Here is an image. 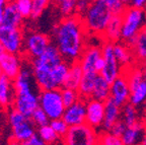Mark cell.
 I'll return each instance as SVG.
<instances>
[{
	"label": "cell",
	"instance_id": "cell-3",
	"mask_svg": "<svg viewBox=\"0 0 146 145\" xmlns=\"http://www.w3.org/2000/svg\"><path fill=\"white\" fill-rule=\"evenodd\" d=\"M113 14L107 5V0L91 1L86 13L81 17L87 35L103 37Z\"/></svg>",
	"mask_w": 146,
	"mask_h": 145
},
{
	"label": "cell",
	"instance_id": "cell-29",
	"mask_svg": "<svg viewBox=\"0 0 146 145\" xmlns=\"http://www.w3.org/2000/svg\"><path fill=\"white\" fill-rule=\"evenodd\" d=\"M129 102L136 108L144 106L146 102V83L142 82L138 86L130 89V98Z\"/></svg>",
	"mask_w": 146,
	"mask_h": 145
},
{
	"label": "cell",
	"instance_id": "cell-34",
	"mask_svg": "<svg viewBox=\"0 0 146 145\" xmlns=\"http://www.w3.org/2000/svg\"><path fill=\"white\" fill-rule=\"evenodd\" d=\"M98 145H124L122 139L114 136L111 132L102 130L98 132Z\"/></svg>",
	"mask_w": 146,
	"mask_h": 145
},
{
	"label": "cell",
	"instance_id": "cell-23",
	"mask_svg": "<svg viewBox=\"0 0 146 145\" xmlns=\"http://www.w3.org/2000/svg\"><path fill=\"white\" fill-rule=\"evenodd\" d=\"M122 108L117 106L112 100L105 102V119L103 123L104 131H110L117 121L121 120Z\"/></svg>",
	"mask_w": 146,
	"mask_h": 145
},
{
	"label": "cell",
	"instance_id": "cell-47",
	"mask_svg": "<svg viewBox=\"0 0 146 145\" xmlns=\"http://www.w3.org/2000/svg\"><path fill=\"white\" fill-rule=\"evenodd\" d=\"M8 145H21V143L17 142V141L12 140V139H10V140H9V142H8Z\"/></svg>",
	"mask_w": 146,
	"mask_h": 145
},
{
	"label": "cell",
	"instance_id": "cell-24",
	"mask_svg": "<svg viewBox=\"0 0 146 145\" xmlns=\"http://www.w3.org/2000/svg\"><path fill=\"white\" fill-rule=\"evenodd\" d=\"M23 18L19 15L13 4V1H7V4L4 9L3 14L2 25L9 27H15V29H21Z\"/></svg>",
	"mask_w": 146,
	"mask_h": 145
},
{
	"label": "cell",
	"instance_id": "cell-14",
	"mask_svg": "<svg viewBox=\"0 0 146 145\" xmlns=\"http://www.w3.org/2000/svg\"><path fill=\"white\" fill-rule=\"evenodd\" d=\"M103 57L102 47L96 45H86L81 57L78 60V63L81 66L83 73L96 72V64Z\"/></svg>",
	"mask_w": 146,
	"mask_h": 145
},
{
	"label": "cell",
	"instance_id": "cell-42",
	"mask_svg": "<svg viewBox=\"0 0 146 145\" xmlns=\"http://www.w3.org/2000/svg\"><path fill=\"white\" fill-rule=\"evenodd\" d=\"M128 6L137 9H145L146 8V0H132L127 1Z\"/></svg>",
	"mask_w": 146,
	"mask_h": 145
},
{
	"label": "cell",
	"instance_id": "cell-41",
	"mask_svg": "<svg viewBox=\"0 0 146 145\" xmlns=\"http://www.w3.org/2000/svg\"><path fill=\"white\" fill-rule=\"evenodd\" d=\"M126 129H127V126H126L125 123H124L122 120H119L113 125V127L111 128V130H110L109 132H111L114 136H117V137H119V138H121V137L123 136L124 132L126 131Z\"/></svg>",
	"mask_w": 146,
	"mask_h": 145
},
{
	"label": "cell",
	"instance_id": "cell-51",
	"mask_svg": "<svg viewBox=\"0 0 146 145\" xmlns=\"http://www.w3.org/2000/svg\"><path fill=\"white\" fill-rule=\"evenodd\" d=\"M2 76H3V73H2V70H1V67H0V79L2 78Z\"/></svg>",
	"mask_w": 146,
	"mask_h": 145
},
{
	"label": "cell",
	"instance_id": "cell-40",
	"mask_svg": "<svg viewBox=\"0 0 146 145\" xmlns=\"http://www.w3.org/2000/svg\"><path fill=\"white\" fill-rule=\"evenodd\" d=\"M91 1H87V0H78L76 1V7H75V15L82 17L86 13L88 10L89 6H90Z\"/></svg>",
	"mask_w": 146,
	"mask_h": 145
},
{
	"label": "cell",
	"instance_id": "cell-36",
	"mask_svg": "<svg viewBox=\"0 0 146 145\" xmlns=\"http://www.w3.org/2000/svg\"><path fill=\"white\" fill-rule=\"evenodd\" d=\"M107 5L113 15H123L127 9V1L121 0H107Z\"/></svg>",
	"mask_w": 146,
	"mask_h": 145
},
{
	"label": "cell",
	"instance_id": "cell-9",
	"mask_svg": "<svg viewBox=\"0 0 146 145\" xmlns=\"http://www.w3.org/2000/svg\"><path fill=\"white\" fill-rule=\"evenodd\" d=\"M51 44L52 40L48 35L39 32H31L25 35L23 54L27 55L30 58V61H32L42 56Z\"/></svg>",
	"mask_w": 146,
	"mask_h": 145
},
{
	"label": "cell",
	"instance_id": "cell-20",
	"mask_svg": "<svg viewBox=\"0 0 146 145\" xmlns=\"http://www.w3.org/2000/svg\"><path fill=\"white\" fill-rule=\"evenodd\" d=\"M15 91L13 87V81L5 76L0 79V108L9 110L12 108L14 102Z\"/></svg>",
	"mask_w": 146,
	"mask_h": 145
},
{
	"label": "cell",
	"instance_id": "cell-15",
	"mask_svg": "<svg viewBox=\"0 0 146 145\" xmlns=\"http://www.w3.org/2000/svg\"><path fill=\"white\" fill-rule=\"evenodd\" d=\"M85 115H86L85 100H79L76 104L65 109L62 119L69 127H73V126L84 124Z\"/></svg>",
	"mask_w": 146,
	"mask_h": 145
},
{
	"label": "cell",
	"instance_id": "cell-31",
	"mask_svg": "<svg viewBox=\"0 0 146 145\" xmlns=\"http://www.w3.org/2000/svg\"><path fill=\"white\" fill-rule=\"evenodd\" d=\"M38 136L40 137L42 141L47 145H52L54 143H56L60 139V137L58 136L56 132L52 129V127L49 125H46L43 127H40L38 129Z\"/></svg>",
	"mask_w": 146,
	"mask_h": 145
},
{
	"label": "cell",
	"instance_id": "cell-10",
	"mask_svg": "<svg viewBox=\"0 0 146 145\" xmlns=\"http://www.w3.org/2000/svg\"><path fill=\"white\" fill-rule=\"evenodd\" d=\"M102 54H103V59L105 61V66L100 75L103 78H105L109 83H112L120 75L123 74L124 69L119 64L115 57L114 44L104 42L102 45Z\"/></svg>",
	"mask_w": 146,
	"mask_h": 145
},
{
	"label": "cell",
	"instance_id": "cell-13",
	"mask_svg": "<svg viewBox=\"0 0 146 145\" xmlns=\"http://www.w3.org/2000/svg\"><path fill=\"white\" fill-rule=\"evenodd\" d=\"M23 66V59L21 55L5 53L0 59V67L2 70L3 76L7 77L13 81L21 72Z\"/></svg>",
	"mask_w": 146,
	"mask_h": 145
},
{
	"label": "cell",
	"instance_id": "cell-8",
	"mask_svg": "<svg viewBox=\"0 0 146 145\" xmlns=\"http://www.w3.org/2000/svg\"><path fill=\"white\" fill-rule=\"evenodd\" d=\"M25 34L21 29L0 25V45L6 53L21 55L23 53Z\"/></svg>",
	"mask_w": 146,
	"mask_h": 145
},
{
	"label": "cell",
	"instance_id": "cell-16",
	"mask_svg": "<svg viewBox=\"0 0 146 145\" xmlns=\"http://www.w3.org/2000/svg\"><path fill=\"white\" fill-rule=\"evenodd\" d=\"M64 60L61 53L59 52L57 47L52 43L47 48V50L44 52L42 56H40L39 58H36L35 60H32L31 62L41 66V67H44V68L49 69V70H53L55 67H57Z\"/></svg>",
	"mask_w": 146,
	"mask_h": 145
},
{
	"label": "cell",
	"instance_id": "cell-46",
	"mask_svg": "<svg viewBox=\"0 0 146 145\" xmlns=\"http://www.w3.org/2000/svg\"><path fill=\"white\" fill-rule=\"evenodd\" d=\"M140 66H141L142 72H143V77H144V82L146 83V60L143 61L142 63H140Z\"/></svg>",
	"mask_w": 146,
	"mask_h": 145
},
{
	"label": "cell",
	"instance_id": "cell-45",
	"mask_svg": "<svg viewBox=\"0 0 146 145\" xmlns=\"http://www.w3.org/2000/svg\"><path fill=\"white\" fill-rule=\"evenodd\" d=\"M104 66H105V61H104L103 57H102V58H100V59L98 60L96 64V72L98 73V74H100V73L103 71Z\"/></svg>",
	"mask_w": 146,
	"mask_h": 145
},
{
	"label": "cell",
	"instance_id": "cell-52",
	"mask_svg": "<svg viewBox=\"0 0 146 145\" xmlns=\"http://www.w3.org/2000/svg\"><path fill=\"white\" fill-rule=\"evenodd\" d=\"M145 10H146V8H145Z\"/></svg>",
	"mask_w": 146,
	"mask_h": 145
},
{
	"label": "cell",
	"instance_id": "cell-49",
	"mask_svg": "<svg viewBox=\"0 0 146 145\" xmlns=\"http://www.w3.org/2000/svg\"><path fill=\"white\" fill-rule=\"evenodd\" d=\"M143 114H144V117H145V121H146V102L144 104V108H143Z\"/></svg>",
	"mask_w": 146,
	"mask_h": 145
},
{
	"label": "cell",
	"instance_id": "cell-50",
	"mask_svg": "<svg viewBox=\"0 0 146 145\" xmlns=\"http://www.w3.org/2000/svg\"><path fill=\"white\" fill-rule=\"evenodd\" d=\"M139 145H146V137H145V138L143 139V140H142V142L140 143Z\"/></svg>",
	"mask_w": 146,
	"mask_h": 145
},
{
	"label": "cell",
	"instance_id": "cell-25",
	"mask_svg": "<svg viewBox=\"0 0 146 145\" xmlns=\"http://www.w3.org/2000/svg\"><path fill=\"white\" fill-rule=\"evenodd\" d=\"M96 72H84L82 76L81 82L79 84L77 91L80 95V98L83 100H87L91 98L92 90H94L96 79L98 77Z\"/></svg>",
	"mask_w": 146,
	"mask_h": 145
},
{
	"label": "cell",
	"instance_id": "cell-37",
	"mask_svg": "<svg viewBox=\"0 0 146 145\" xmlns=\"http://www.w3.org/2000/svg\"><path fill=\"white\" fill-rule=\"evenodd\" d=\"M30 119L33 122V124H34L35 126H36L38 128L50 124V120H49L48 116L46 115V113L41 108H38V109L33 113V115L31 116Z\"/></svg>",
	"mask_w": 146,
	"mask_h": 145
},
{
	"label": "cell",
	"instance_id": "cell-22",
	"mask_svg": "<svg viewBox=\"0 0 146 145\" xmlns=\"http://www.w3.org/2000/svg\"><path fill=\"white\" fill-rule=\"evenodd\" d=\"M114 54L117 61L123 67V69L129 68L136 64L130 47L123 42L114 44Z\"/></svg>",
	"mask_w": 146,
	"mask_h": 145
},
{
	"label": "cell",
	"instance_id": "cell-2",
	"mask_svg": "<svg viewBox=\"0 0 146 145\" xmlns=\"http://www.w3.org/2000/svg\"><path fill=\"white\" fill-rule=\"evenodd\" d=\"M33 80L35 79L31 64L21 66V72L13 80L15 96L11 109L19 112L27 118H31L33 113L39 108V94L33 90Z\"/></svg>",
	"mask_w": 146,
	"mask_h": 145
},
{
	"label": "cell",
	"instance_id": "cell-5",
	"mask_svg": "<svg viewBox=\"0 0 146 145\" xmlns=\"http://www.w3.org/2000/svg\"><path fill=\"white\" fill-rule=\"evenodd\" d=\"M8 121L11 127V139L23 143L36 135V128L30 118L13 109L9 110Z\"/></svg>",
	"mask_w": 146,
	"mask_h": 145
},
{
	"label": "cell",
	"instance_id": "cell-28",
	"mask_svg": "<svg viewBox=\"0 0 146 145\" xmlns=\"http://www.w3.org/2000/svg\"><path fill=\"white\" fill-rule=\"evenodd\" d=\"M121 120L125 123L127 127L136 124L138 121H140L138 108L133 106L130 102H128L125 106H123L121 113Z\"/></svg>",
	"mask_w": 146,
	"mask_h": 145
},
{
	"label": "cell",
	"instance_id": "cell-7",
	"mask_svg": "<svg viewBox=\"0 0 146 145\" xmlns=\"http://www.w3.org/2000/svg\"><path fill=\"white\" fill-rule=\"evenodd\" d=\"M61 139L63 145H98V132L84 123L69 127Z\"/></svg>",
	"mask_w": 146,
	"mask_h": 145
},
{
	"label": "cell",
	"instance_id": "cell-11",
	"mask_svg": "<svg viewBox=\"0 0 146 145\" xmlns=\"http://www.w3.org/2000/svg\"><path fill=\"white\" fill-rule=\"evenodd\" d=\"M85 124L92 127L94 129L103 127L105 119V102L89 98L85 100Z\"/></svg>",
	"mask_w": 146,
	"mask_h": 145
},
{
	"label": "cell",
	"instance_id": "cell-35",
	"mask_svg": "<svg viewBox=\"0 0 146 145\" xmlns=\"http://www.w3.org/2000/svg\"><path fill=\"white\" fill-rule=\"evenodd\" d=\"M13 4L21 17H31V15H32L33 0H16V1H13Z\"/></svg>",
	"mask_w": 146,
	"mask_h": 145
},
{
	"label": "cell",
	"instance_id": "cell-27",
	"mask_svg": "<svg viewBox=\"0 0 146 145\" xmlns=\"http://www.w3.org/2000/svg\"><path fill=\"white\" fill-rule=\"evenodd\" d=\"M110 91H111V83H109L105 78L98 74L96 79L91 98L105 102L110 98Z\"/></svg>",
	"mask_w": 146,
	"mask_h": 145
},
{
	"label": "cell",
	"instance_id": "cell-32",
	"mask_svg": "<svg viewBox=\"0 0 146 145\" xmlns=\"http://www.w3.org/2000/svg\"><path fill=\"white\" fill-rule=\"evenodd\" d=\"M56 4H57V8L62 18H67L75 15V0H61V1L56 2Z\"/></svg>",
	"mask_w": 146,
	"mask_h": 145
},
{
	"label": "cell",
	"instance_id": "cell-1",
	"mask_svg": "<svg viewBox=\"0 0 146 145\" xmlns=\"http://www.w3.org/2000/svg\"><path fill=\"white\" fill-rule=\"evenodd\" d=\"M87 35L81 17L62 18L52 30V39L63 60L68 64L78 62L87 45Z\"/></svg>",
	"mask_w": 146,
	"mask_h": 145
},
{
	"label": "cell",
	"instance_id": "cell-18",
	"mask_svg": "<svg viewBox=\"0 0 146 145\" xmlns=\"http://www.w3.org/2000/svg\"><path fill=\"white\" fill-rule=\"evenodd\" d=\"M31 65L33 68V75H34L35 82L39 87L40 91L57 88V86L53 80L52 70L41 67V66L32 63V62H31Z\"/></svg>",
	"mask_w": 146,
	"mask_h": 145
},
{
	"label": "cell",
	"instance_id": "cell-39",
	"mask_svg": "<svg viewBox=\"0 0 146 145\" xmlns=\"http://www.w3.org/2000/svg\"><path fill=\"white\" fill-rule=\"evenodd\" d=\"M50 126L52 127V129L56 132V134H57L60 138H62V137L67 133V131H68V129H69V126L64 122L63 119L50 121Z\"/></svg>",
	"mask_w": 146,
	"mask_h": 145
},
{
	"label": "cell",
	"instance_id": "cell-30",
	"mask_svg": "<svg viewBox=\"0 0 146 145\" xmlns=\"http://www.w3.org/2000/svg\"><path fill=\"white\" fill-rule=\"evenodd\" d=\"M69 66H70V64L63 61L61 64H59L57 67H55L52 70L53 80H54L55 84L57 86V88H62L63 87L65 80H66L67 74H68Z\"/></svg>",
	"mask_w": 146,
	"mask_h": 145
},
{
	"label": "cell",
	"instance_id": "cell-4",
	"mask_svg": "<svg viewBox=\"0 0 146 145\" xmlns=\"http://www.w3.org/2000/svg\"><path fill=\"white\" fill-rule=\"evenodd\" d=\"M146 27V10L128 6L122 15L121 42L128 44Z\"/></svg>",
	"mask_w": 146,
	"mask_h": 145
},
{
	"label": "cell",
	"instance_id": "cell-12",
	"mask_svg": "<svg viewBox=\"0 0 146 145\" xmlns=\"http://www.w3.org/2000/svg\"><path fill=\"white\" fill-rule=\"evenodd\" d=\"M130 98V87L125 74H121L116 80L111 83L110 100H112L117 106L123 107L129 102Z\"/></svg>",
	"mask_w": 146,
	"mask_h": 145
},
{
	"label": "cell",
	"instance_id": "cell-19",
	"mask_svg": "<svg viewBox=\"0 0 146 145\" xmlns=\"http://www.w3.org/2000/svg\"><path fill=\"white\" fill-rule=\"evenodd\" d=\"M130 47L137 64L146 60V27H143L134 38L127 44Z\"/></svg>",
	"mask_w": 146,
	"mask_h": 145
},
{
	"label": "cell",
	"instance_id": "cell-44",
	"mask_svg": "<svg viewBox=\"0 0 146 145\" xmlns=\"http://www.w3.org/2000/svg\"><path fill=\"white\" fill-rule=\"evenodd\" d=\"M7 4V1L5 0H0V25H2L3 21V14H4V9Z\"/></svg>",
	"mask_w": 146,
	"mask_h": 145
},
{
	"label": "cell",
	"instance_id": "cell-43",
	"mask_svg": "<svg viewBox=\"0 0 146 145\" xmlns=\"http://www.w3.org/2000/svg\"><path fill=\"white\" fill-rule=\"evenodd\" d=\"M21 145H47V144H45V143L40 139V137L36 134V135L33 136L31 139H29V140L25 141V142L21 143Z\"/></svg>",
	"mask_w": 146,
	"mask_h": 145
},
{
	"label": "cell",
	"instance_id": "cell-38",
	"mask_svg": "<svg viewBox=\"0 0 146 145\" xmlns=\"http://www.w3.org/2000/svg\"><path fill=\"white\" fill-rule=\"evenodd\" d=\"M49 4H50V1H48V0H33L31 17L34 19L39 18L46 10V8L49 6Z\"/></svg>",
	"mask_w": 146,
	"mask_h": 145
},
{
	"label": "cell",
	"instance_id": "cell-6",
	"mask_svg": "<svg viewBox=\"0 0 146 145\" xmlns=\"http://www.w3.org/2000/svg\"><path fill=\"white\" fill-rule=\"evenodd\" d=\"M39 108L45 112L50 121L62 119L66 108L62 102L60 88L40 91Z\"/></svg>",
	"mask_w": 146,
	"mask_h": 145
},
{
	"label": "cell",
	"instance_id": "cell-21",
	"mask_svg": "<svg viewBox=\"0 0 146 145\" xmlns=\"http://www.w3.org/2000/svg\"><path fill=\"white\" fill-rule=\"evenodd\" d=\"M122 34V16L121 15H113L105 33H104L103 42L107 43L116 44L121 42Z\"/></svg>",
	"mask_w": 146,
	"mask_h": 145
},
{
	"label": "cell",
	"instance_id": "cell-48",
	"mask_svg": "<svg viewBox=\"0 0 146 145\" xmlns=\"http://www.w3.org/2000/svg\"><path fill=\"white\" fill-rule=\"evenodd\" d=\"M5 53H6V52H5L4 48H3L2 46L0 45V59H1V58H2V56L5 54Z\"/></svg>",
	"mask_w": 146,
	"mask_h": 145
},
{
	"label": "cell",
	"instance_id": "cell-53",
	"mask_svg": "<svg viewBox=\"0 0 146 145\" xmlns=\"http://www.w3.org/2000/svg\"><path fill=\"white\" fill-rule=\"evenodd\" d=\"M145 125H146V123H145Z\"/></svg>",
	"mask_w": 146,
	"mask_h": 145
},
{
	"label": "cell",
	"instance_id": "cell-17",
	"mask_svg": "<svg viewBox=\"0 0 146 145\" xmlns=\"http://www.w3.org/2000/svg\"><path fill=\"white\" fill-rule=\"evenodd\" d=\"M146 121L140 120L136 124L127 127L121 137L124 145H139L146 137Z\"/></svg>",
	"mask_w": 146,
	"mask_h": 145
},
{
	"label": "cell",
	"instance_id": "cell-26",
	"mask_svg": "<svg viewBox=\"0 0 146 145\" xmlns=\"http://www.w3.org/2000/svg\"><path fill=\"white\" fill-rule=\"evenodd\" d=\"M82 76H83V70H82L80 64L78 62L70 64L68 74H67L66 80H65L63 87L64 88L77 90L80 82H81Z\"/></svg>",
	"mask_w": 146,
	"mask_h": 145
},
{
	"label": "cell",
	"instance_id": "cell-33",
	"mask_svg": "<svg viewBox=\"0 0 146 145\" xmlns=\"http://www.w3.org/2000/svg\"><path fill=\"white\" fill-rule=\"evenodd\" d=\"M60 90H61L62 102H63L65 108L71 107V106H73L74 104H76L79 100H81L77 90L69 89V88H64V87L60 88Z\"/></svg>",
	"mask_w": 146,
	"mask_h": 145
}]
</instances>
